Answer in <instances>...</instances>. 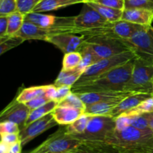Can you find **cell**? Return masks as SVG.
Segmentation results:
<instances>
[{
  "mask_svg": "<svg viewBox=\"0 0 153 153\" xmlns=\"http://www.w3.org/2000/svg\"><path fill=\"white\" fill-rule=\"evenodd\" d=\"M75 153H120V149L107 142L82 141L75 149Z\"/></svg>",
  "mask_w": 153,
  "mask_h": 153,
  "instance_id": "cell-15",
  "label": "cell"
},
{
  "mask_svg": "<svg viewBox=\"0 0 153 153\" xmlns=\"http://www.w3.org/2000/svg\"><path fill=\"white\" fill-rule=\"evenodd\" d=\"M20 128L19 125L13 122L5 121L0 122V134L1 135L6 134H19Z\"/></svg>",
  "mask_w": 153,
  "mask_h": 153,
  "instance_id": "cell-38",
  "label": "cell"
},
{
  "mask_svg": "<svg viewBox=\"0 0 153 153\" xmlns=\"http://www.w3.org/2000/svg\"><path fill=\"white\" fill-rule=\"evenodd\" d=\"M94 2L118 10L125 9V0H94Z\"/></svg>",
  "mask_w": 153,
  "mask_h": 153,
  "instance_id": "cell-39",
  "label": "cell"
},
{
  "mask_svg": "<svg viewBox=\"0 0 153 153\" xmlns=\"http://www.w3.org/2000/svg\"><path fill=\"white\" fill-rule=\"evenodd\" d=\"M79 52L82 53V61L81 62L80 65L79 66V68L81 70H83L84 72L87 68H88L91 65L95 64L96 62L100 61V58L97 57L95 52L86 44L84 43Z\"/></svg>",
  "mask_w": 153,
  "mask_h": 153,
  "instance_id": "cell-28",
  "label": "cell"
},
{
  "mask_svg": "<svg viewBox=\"0 0 153 153\" xmlns=\"http://www.w3.org/2000/svg\"><path fill=\"white\" fill-rule=\"evenodd\" d=\"M126 115V114H124ZM128 117V124L132 127L136 128L141 129V130H146L151 129L149 128V123L147 119L143 114H135V115H126Z\"/></svg>",
  "mask_w": 153,
  "mask_h": 153,
  "instance_id": "cell-34",
  "label": "cell"
},
{
  "mask_svg": "<svg viewBox=\"0 0 153 153\" xmlns=\"http://www.w3.org/2000/svg\"><path fill=\"white\" fill-rule=\"evenodd\" d=\"M121 20L141 26H152L153 12L140 8L124 9Z\"/></svg>",
  "mask_w": 153,
  "mask_h": 153,
  "instance_id": "cell-18",
  "label": "cell"
},
{
  "mask_svg": "<svg viewBox=\"0 0 153 153\" xmlns=\"http://www.w3.org/2000/svg\"><path fill=\"white\" fill-rule=\"evenodd\" d=\"M142 26H143L123 20L111 22L113 35L122 40H127L131 38V35Z\"/></svg>",
  "mask_w": 153,
  "mask_h": 153,
  "instance_id": "cell-19",
  "label": "cell"
},
{
  "mask_svg": "<svg viewBox=\"0 0 153 153\" xmlns=\"http://www.w3.org/2000/svg\"><path fill=\"white\" fill-rule=\"evenodd\" d=\"M82 61V56L79 51L68 52L64 54L61 70H70L76 69L80 65Z\"/></svg>",
  "mask_w": 153,
  "mask_h": 153,
  "instance_id": "cell-30",
  "label": "cell"
},
{
  "mask_svg": "<svg viewBox=\"0 0 153 153\" xmlns=\"http://www.w3.org/2000/svg\"><path fill=\"white\" fill-rule=\"evenodd\" d=\"M153 111V96L149 98L144 101L140 103L136 107L133 108L131 110L125 112L126 115H135V114H145L151 112Z\"/></svg>",
  "mask_w": 153,
  "mask_h": 153,
  "instance_id": "cell-33",
  "label": "cell"
},
{
  "mask_svg": "<svg viewBox=\"0 0 153 153\" xmlns=\"http://www.w3.org/2000/svg\"><path fill=\"white\" fill-rule=\"evenodd\" d=\"M9 147H10V146L7 145L4 142H1V144H0V153H8Z\"/></svg>",
  "mask_w": 153,
  "mask_h": 153,
  "instance_id": "cell-47",
  "label": "cell"
},
{
  "mask_svg": "<svg viewBox=\"0 0 153 153\" xmlns=\"http://www.w3.org/2000/svg\"><path fill=\"white\" fill-rule=\"evenodd\" d=\"M135 57H137L135 52L132 50H129L114 56L112 57L100 60L94 64L91 65V67L87 68L75 85L93 80L102 75L103 74L110 71L111 70L118 66L126 64Z\"/></svg>",
  "mask_w": 153,
  "mask_h": 153,
  "instance_id": "cell-7",
  "label": "cell"
},
{
  "mask_svg": "<svg viewBox=\"0 0 153 153\" xmlns=\"http://www.w3.org/2000/svg\"><path fill=\"white\" fill-rule=\"evenodd\" d=\"M83 73V70H81L79 67L73 70H61L57 79L55 80L54 85L55 86H60L63 85L69 86L71 87L73 86Z\"/></svg>",
  "mask_w": 153,
  "mask_h": 153,
  "instance_id": "cell-23",
  "label": "cell"
},
{
  "mask_svg": "<svg viewBox=\"0 0 153 153\" xmlns=\"http://www.w3.org/2000/svg\"><path fill=\"white\" fill-rule=\"evenodd\" d=\"M58 105V102L55 101V100H50L48 103H46V104L37 108V109L31 110L29 115H28V118L26 120L25 126L28 125L30 123L36 121V120L39 119V118H43L45 116L51 113Z\"/></svg>",
  "mask_w": 153,
  "mask_h": 153,
  "instance_id": "cell-26",
  "label": "cell"
},
{
  "mask_svg": "<svg viewBox=\"0 0 153 153\" xmlns=\"http://www.w3.org/2000/svg\"><path fill=\"white\" fill-rule=\"evenodd\" d=\"M148 153H153V140L151 143L150 146H149V150H148Z\"/></svg>",
  "mask_w": 153,
  "mask_h": 153,
  "instance_id": "cell-48",
  "label": "cell"
},
{
  "mask_svg": "<svg viewBox=\"0 0 153 153\" xmlns=\"http://www.w3.org/2000/svg\"><path fill=\"white\" fill-rule=\"evenodd\" d=\"M152 96H153V91H152Z\"/></svg>",
  "mask_w": 153,
  "mask_h": 153,
  "instance_id": "cell-51",
  "label": "cell"
},
{
  "mask_svg": "<svg viewBox=\"0 0 153 153\" xmlns=\"http://www.w3.org/2000/svg\"><path fill=\"white\" fill-rule=\"evenodd\" d=\"M90 118H91V116L84 113L79 118H77L74 122L69 125H66V132L67 134L76 136V135L83 133L86 130Z\"/></svg>",
  "mask_w": 153,
  "mask_h": 153,
  "instance_id": "cell-27",
  "label": "cell"
},
{
  "mask_svg": "<svg viewBox=\"0 0 153 153\" xmlns=\"http://www.w3.org/2000/svg\"><path fill=\"white\" fill-rule=\"evenodd\" d=\"M85 44L93 50L100 60L131 50L125 40L109 35L86 38Z\"/></svg>",
  "mask_w": 153,
  "mask_h": 153,
  "instance_id": "cell-4",
  "label": "cell"
},
{
  "mask_svg": "<svg viewBox=\"0 0 153 153\" xmlns=\"http://www.w3.org/2000/svg\"><path fill=\"white\" fill-rule=\"evenodd\" d=\"M71 22L75 34H81L88 30L103 26L108 22L88 3H84L79 14L72 16Z\"/></svg>",
  "mask_w": 153,
  "mask_h": 153,
  "instance_id": "cell-9",
  "label": "cell"
},
{
  "mask_svg": "<svg viewBox=\"0 0 153 153\" xmlns=\"http://www.w3.org/2000/svg\"><path fill=\"white\" fill-rule=\"evenodd\" d=\"M24 41L25 40L18 35H7L0 38V54L2 55L4 52L22 44Z\"/></svg>",
  "mask_w": 153,
  "mask_h": 153,
  "instance_id": "cell-31",
  "label": "cell"
},
{
  "mask_svg": "<svg viewBox=\"0 0 153 153\" xmlns=\"http://www.w3.org/2000/svg\"><path fill=\"white\" fill-rule=\"evenodd\" d=\"M132 92L126 91H103L77 94L86 106L101 101L111 100H123Z\"/></svg>",
  "mask_w": 153,
  "mask_h": 153,
  "instance_id": "cell-13",
  "label": "cell"
},
{
  "mask_svg": "<svg viewBox=\"0 0 153 153\" xmlns=\"http://www.w3.org/2000/svg\"><path fill=\"white\" fill-rule=\"evenodd\" d=\"M57 93V86H55L54 84L51 85H46V92H45V95L50 99L51 100H55V97H56Z\"/></svg>",
  "mask_w": 153,
  "mask_h": 153,
  "instance_id": "cell-44",
  "label": "cell"
},
{
  "mask_svg": "<svg viewBox=\"0 0 153 153\" xmlns=\"http://www.w3.org/2000/svg\"><path fill=\"white\" fill-rule=\"evenodd\" d=\"M152 94L147 93H133L128 97L124 98L114 109L112 110L111 116L116 119L117 117L128 111L131 110L133 108L138 106L140 103L144 101L149 98L152 97Z\"/></svg>",
  "mask_w": 153,
  "mask_h": 153,
  "instance_id": "cell-14",
  "label": "cell"
},
{
  "mask_svg": "<svg viewBox=\"0 0 153 153\" xmlns=\"http://www.w3.org/2000/svg\"><path fill=\"white\" fill-rule=\"evenodd\" d=\"M52 113L58 124L69 125L74 122L82 114L85 113V110L58 105L52 111Z\"/></svg>",
  "mask_w": 153,
  "mask_h": 153,
  "instance_id": "cell-16",
  "label": "cell"
},
{
  "mask_svg": "<svg viewBox=\"0 0 153 153\" xmlns=\"http://www.w3.org/2000/svg\"><path fill=\"white\" fill-rule=\"evenodd\" d=\"M116 129V120L111 116H91L82 134L73 136L82 141L106 142Z\"/></svg>",
  "mask_w": 153,
  "mask_h": 153,
  "instance_id": "cell-3",
  "label": "cell"
},
{
  "mask_svg": "<svg viewBox=\"0 0 153 153\" xmlns=\"http://www.w3.org/2000/svg\"><path fill=\"white\" fill-rule=\"evenodd\" d=\"M82 141L67 134L66 127L60 128L40 145L27 153H65L73 151Z\"/></svg>",
  "mask_w": 153,
  "mask_h": 153,
  "instance_id": "cell-5",
  "label": "cell"
},
{
  "mask_svg": "<svg viewBox=\"0 0 153 153\" xmlns=\"http://www.w3.org/2000/svg\"><path fill=\"white\" fill-rule=\"evenodd\" d=\"M15 35L22 38L25 40H45L50 35L49 28H42L31 22L25 21L21 29Z\"/></svg>",
  "mask_w": 153,
  "mask_h": 153,
  "instance_id": "cell-17",
  "label": "cell"
},
{
  "mask_svg": "<svg viewBox=\"0 0 153 153\" xmlns=\"http://www.w3.org/2000/svg\"><path fill=\"white\" fill-rule=\"evenodd\" d=\"M65 153H75V150H73V151H70V152H65Z\"/></svg>",
  "mask_w": 153,
  "mask_h": 153,
  "instance_id": "cell-50",
  "label": "cell"
},
{
  "mask_svg": "<svg viewBox=\"0 0 153 153\" xmlns=\"http://www.w3.org/2000/svg\"><path fill=\"white\" fill-rule=\"evenodd\" d=\"M59 106H70V107L76 108V109L82 110L85 111L86 105L83 103L80 98L79 97L77 94L72 92L70 94L67 96L64 100L60 101L58 103Z\"/></svg>",
  "mask_w": 153,
  "mask_h": 153,
  "instance_id": "cell-32",
  "label": "cell"
},
{
  "mask_svg": "<svg viewBox=\"0 0 153 153\" xmlns=\"http://www.w3.org/2000/svg\"><path fill=\"white\" fill-rule=\"evenodd\" d=\"M1 142H4L7 145L11 146L20 141L19 134H6L1 135Z\"/></svg>",
  "mask_w": 153,
  "mask_h": 153,
  "instance_id": "cell-42",
  "label": "cell"
},
{
  "mask_svg": "<svg viewBox=\"0 0 153 153\" xmlns=\"http://www.w3.org/2000/svg\"><path fill=\"white\" fill-rule=\"evenodd\" d=\"M153 139L151 129L141 130L128 125L120 130L115 129L111 136L106 141L120 148H128L142 145Z\"/></svg>",
  "mask_w": 153,
  "mask_h": 153,
  "instance_id": "cell-6",
  "label": "cell"
},
{
  "mask_svg": "<svg viewBox=\"0 0 153 153\" xmlns=\"http://www.w3.org/2000/svg\"><path fill=\"white\" fill-rule=\"evenodd\" d=\"M140 8L153 12V0H125V9Z\"/></svg>",
  "mask_w": 153,
  "mask_h": 153,
  "instance_id": "cell-35",
  "label": "cell"
},
{
  "mask_svg": "<svg viewBox=\"0 0 153 153\" xmlns=\"http://www.w3.org/2000/svg\"><path fill=\"white\" fill-rule=\"evenodd\" d=\"M84 3H86V2H94V0H82Z\"/></svg>",
  "mask_w": 153,
  "mask_h": 153,
  "instance_id": "cell-49",
  "label": "cell"
},
{
  "mask_svg": "<svg viewBox=\"0 0 153 153\" xmlns=\"http://www.w3.org/2000/svg\"><path fill=\"white\" fill-rule=\"evenodd\" d=\"M22 146V143H21L20 141H19V142L10 146V147H9L8 153H21Z\"/></svg>",
  "mask_w": 153,
  "mask_h": 153,
  "instance_id": "cell-45",
  "label": "cell"
},
{
  "mask_svg": "<svg viewBox=\"0 0 153 153\" xmlns=\"http://www.w3.org/2000/svg\"><path fill=\"white\" fill-rule=\"evenodd\" d=\"M31 110L25 104L18 101L16 98L12 100L0 114V122L5 121L13 122L19 125L20 130L25 127Z\"/></svg>",
  "mask_w": 153,
  "mask_h": 153,
  "instance_id": "cell-12",
  "label": "cell"
},
{
  "mask_svg": "<svg viewBox=\"0 0 153 153\" xmlns=\"http://www.w3.org/2000/svg\"><path fill=\"white\" fill-rule=\"evenodd\" d=\"M124 40L131 50L135 52L137 57L153 63V27L152 26H143L131 38Z\"/></svg>",
  "mask_w": 153,
  "mask_h": 153,
  "instance_id": "cell-8",
  "label": "cell"
},
{
  "mask_svg": "<svg viewBox=\"0 0 153 153\" xmlns=\"http://www.w3.org/2000/svg\"><path fill=\"white\" fill-rule=\"evenodd\" d=\"M124 91L152 94L153 63L136 57L132 74L126 84Z\"/></svg>",
  "mask_w": 153,
  "mask_h": 153,
  "instance_id": "cell-2",
  "label": "cell"
},
{
  "mask_svg": "<svg viewBox=\"0 0 153 153\" xmlns=\"http://www.w3.org/2000/svg\"><path fill=\"white\" fill-rule=\"evenodd\" d=\"M57 20L58 16L39 12H31L25 15V21H28L42 28H50L53 26L57 22Z\"/></svg>",
  "mask_w": 153,
  "mask_h": 153,
  "instance_id": "cell-22",
  "label": "cell"
},
{
  "mask_svg": "<svg viewBox=\"0 0 153 153\" xmlns=\"http://www.w3.org/2000/svg\"><path fill=\"white\" fill-rule=\"evenodd\" d=\"M7 26H8V17L0 16V38L7 36Z\"/></svg>",
  "mask_w": 153,
  "mask_h": 153,
  "instance_id": "cell-43",
  "label": "cell"
},
{
  "mask_svg": "<svg viewBox=\"0 0 153 153\" xmlns=\"http://www.w3.org/2000/svg\"><path fill=\"white\" fill-rule=\"evenodd\" d=\"M83 3L82 0H42L35 7L32 12H43L55 10L73 4Z\"/></svg>",
  "mask_w": 153,
  "mask_h": 153,
  "instance_id": "cell-21",
  "label": "cell"
},
{
  "mask_svg": "<svg viewBox=\"0 0 153 153\" xmlns=\"http://www.w3.org/2000/svg\"><path fill=\"white\" fill-rule=\"evenodd\" d=\"M50 99L48 98L44 94V95L40 96V97L36 98L27 102V103H25V105H26L31 110H35L37 109V108L40 107V106H43V105L46 104V103H48V102L50 101Z\"/></svg>",
  "mask_w": 153,
  "mask_h": 153,
  "instance_id": "cell-40",
  "label": "cell"
},
{
  "mask_svg": "<svg viewBox=\"0 0 153 153\" xmlns=\"http://www.w3.org/2000/svg\"><path fill=\"white\" fill-rule=\"evenodd\" d=\"M72 92V87L69 86L63 85L60 86H57V93L56 97H55V100L58 102L64 100L68 94H70Z\"/></svg>",
  "mask_w": 153,
  "mask_h": 153,
  "instance_id": "cell-41",
  "label": "cell"
},
{
  "mask_svg": "<svg viewBox=\"0 0 153 153\" xmlns=\"http://www.w3.org/2000/svg\"><path fill=\"white\" fill-rule=\"evenodd\" d=\"M123 100L101 101L86 106L85 113L90 116H110L112 110Z\"/></svg>",
  "mask_w": 153,
  "mask_h": 153,
  "instance_id": "cell-20",
  "label": "cell"
},
{
  "mask_svg": "<svg viewBox=\"0 0 153 153\" xmlns=\"http://www.w3.org/2000/svg\"><path fill=\"white\" fill-rule=\"evenodd\" d=\"M46 86H37L23 88L16 96V99L21 103H27L40 96L44 95L46 92Z\"/></svg>",
  "mask_w": 153,
  "mask_h": 153,
  "instance_id": "cell-25",
  "label": "cell"
},
{
  "mask_svg": "<svg viewBox=\"0 0 153 153\" xmlns=\"http://www.w3.org/2000/svg\"><path fill=\"white\" fill-rule=\"evenodd\" d=\"M146 118L147 119L148 123H149V128H151V130L153 131V111L151 112H148V113H145L143 114Z\"/></svg>",
  "mask_w": 153,
  "mask_h": 153,
  "instance_id": "cell-46",
  "label": "cell"
},
{
  "mask_svg": "<svg viewBox=\"0 0 153 153\" xmlns=\"http://www.w3.org/2000/svg\"><path fill=\"white\" fill-rule=\"evenodd\" d=\"M130 60L91 81L72 86V92L76 94L103 91H124L126 84L131 77L134 60Z\"/></svg>",
  "mask_w": 153,
  "mask_h": 153,
  "instance_id": "cell-1",
  "label": "cell"
},
{
  "mask_svg": "<svg viewBox=\"0 0 153 153\" xmlns=\"http://www.w3.org/2000/svg\"><path fill=\"white\" fill-rule=\"evenodd\" d=\"M8 17V26H7V36L15 35L22 28L25 22V15L19 11L11 14Z\"/></svg>",
  "mask_w": 153,
  "mask_h": 153,
  "instance_id": "cell-29",
  "label": "cell"
},
{
  "mask_svg": "<svg viewBox=\"0 0 153 153\" xmlns=\"http://www.w3.org/2000/svg\"><path fill=\"white\" fill-rule=\"evenodd\" d=\"M18 11L25 15L34 10L42 0H16Z\"/></svg>",
  "mask_w": 153,
  "mask_h": 153,
  "instance_id": "cell-37",
  "label": "cell"
},
{
  "mask_svg": "<svg viewBox=\"0 0 153 153\" xmlns=\"http://www.w3.org/2000/svg\"><path fill=\"white\" fill-rule=\"evenodd\" d=\"M58 124L57 122L54 118L52 113L48 114L44 117L25 126L19 131V138L22 146L26 145L27 143L34 140L43 132L49 129L55 127Z\"/></svg>",
  "mask_w": 153,
  "mask_h": 153,
  "instance_id": "cell-10",
  "label": "cell"
},
{
  "mask_svg": "<svg viewBox=\"0 0 153 153\" xmlns=\"http://www.w3.org/2000/svg\"><path fill=\"white\" fill-rule=\"evenodd\" d=\"M18 11L16 0H0V16H7Z\"/></svg>",
  "mask_w": 153,
  "mask_h": 153,
  "instance_id": "cell-36",
  "label": "cell"
},
{
  "mask_svg": "<svg viewBox=\"0 0 153 153\" xmlns=\"http://www.w3.org/2000/svg\"><path fill=\"white\" fill-rule=\"evenodd\" d=\"M79 34L68 32L57 33L50 34L46 41L55 45L66 54L75 51H79L82 48L86 40V37L82 34Z\"/></svg>",
  "mask_w": 153,
  "mask_h": 153,
  "instance_id": "cell-11",
  "label": "cell"
},
{
  "mask_svg": "<svg viewBox=\"0 0 153 153\" xmlns=\"http://www.w3.org/2000/svg\"><path fill=\"white\" fill-rule=\"evenodd\" d=\"M89 4L91 7L95 9L102 17H104L108 22H113L116 21L120 20L123 16V10H118V9L111 8L106 7V6L101 5L94 2H86Z\"/></svg>",
  "mask_w": 153,
  "mask_h": 153,
  "instance_id": "cell-24",
  "label": "cell"
}]
</instances>
